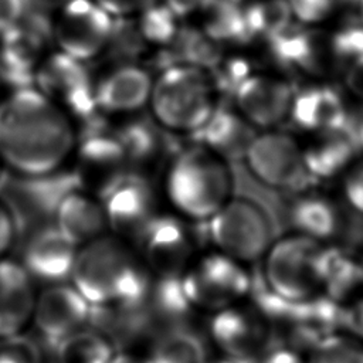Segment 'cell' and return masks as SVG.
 Segmentation results:
<instances>
[{
	"mask_svg": "<svg viewBox=\"0 0 363 363\" xmlns=\"http://www.w3.org/2000/svg\"><path fill=\"white\" fill-rule=\"evenodd\" d=\"M78 143L75 119L34 86L13 88L0 101V164L24 177L61 169Z\"/></svg>",
	"mask_w": 363,
	"mask_h": 363,
	"instance_id": "cell-1",
	"label": "cell"
},
{
	"mask_svg": "<svg viewBox=\"0 0 363 363\" xmlns=\"http://www.w3.org/2000/svg\"><path fill=\"white\" fill-rule=\"evenodd\" d=\"M55 223L77 247L102 237L108 228L101 199L86 190L69 191L60 200Z\"/></svg>",
	"mask_w": 363,
	"mask_h": 363,
	"instance_id": "cell-23",
	"label": "cell"
},
{
	"mask_svg": "<svg viewBox=\"0 0 363 363\" xmlns=\"http://www.w3.org/2000/svg\"><path fill=\"white\" fill-rule=\"evenodd\" d=\"M78 248L57 227L44 228L27 242L23 267L31 278L58 284L71 277Z\"/></svg>",
	"mask_w": 363,
	"mask_h": 363,
	"instance_id": "cell-19",
	"label": "cell"
},
{
	"mask_svg": "<svg viewBox=\"0 0 363 363\" xmlns=\"http://www.w3.org/2000/svg\"><path fill=\"white\" fill-rule=\"evenodd\" d=\"M0 169H1V164H0Z\"/></svg>",
	"mask_w": 363,
	"mask_h": 363,
	"instance_id": "cell-57",
	"label": "cell"
},
{
	"mask_svg": "<svg viewBox=\"0 0 363 363\" xmlns=\"http://www.w3.org/2000/svg\"><path fill=\"white\" fill-rule=\"evenodd\" d=\"M208 350L203 337L187 328H164L153 340L145 363H207Z\"/></svg>",
	"mask_w": 363,
	"mask_h": 363,
	"instance_id": "cell-30",
	"label": "cell"
},
{
	"mask_svg": "<svg viewBox=\"0 0 363 363\" xmlns=\"http://www.w3.org/2000/svg\"><path fill=\"white\" fill-rule=\"evenodd\" d=\"M91 306L72 284H51L35 294L31 320L41 335L61 340L85 325Z\"/></svg>",
	"mask_w": 363,
	"mask_h": 363,
	"instance_id": "cell-15",
	"label": "cell"
},
{
	"mask_svg": "<svg viewBox=\"0 0 363 363\" xmlns=\"http://www.w3.org/2000/svg\"><path fill=\"white\" fill-rule=\"evenodd\" d=\"M345 82L350 92L359 98H363V58L349 62L345 74Z\"/></svg>",
	"mask_w": 363,
	"mask_h": 363,
	"instance_id": "cell-48",
	"label": "cell"
},
{
	"mask_svg": "<svg viewBox=\"0 0 363 363\" xmlns=\"http://www.w3.org/2000/svg\"><path fill=\"white\" fill-rule=\"evenodd\" d=\"M342 332L363 342V292L343 305Z\"/></svg>",
	"mask_w": 363,
	"mask_h": 363,
	"instance_id": "cell-43",
	"label": "cell"
},
{
	"mask_svg": "<svg viewBox=\"0 0 363 363\" xmlns=\"http://www.w3.org/2000/svg\"><path fill=\"white\" fill-rule=\"evenodd\" d=\"M271 326L250 303L238 302L217 312L208 323V335L221 354L255 359L271 346Z\"/></svg>",
	"mask_w": 363,
	"mask_h": 363,
	"instance_id": "cell-13",
	"label": "cell"
},
{
	"mask_svg": "<svg viewBox=\"0 0 363 363\" xmlns=\"http://www.w3.org/2000/svg\"><path fill=\"white\" fill-rule=\"evenodd\" d=\"M339 1H346V3H359L360 0H339Z\"/></svg>",
	"mask_w": 363,
	"mask_h": 363,
	"instance_id": "cell-53",
	"label": "cell"
},
{
	"mask_svg": "<svg viewBox=\"0 0 363 363\" xmlns=\"http://www.w3.org/2000/svg\"><path fill=\"white\" fill-rule=\"evenodd\" d=\"M265 41L272 60L284 68L316 71L322 64V45L318 33L299 23L291 21Z\"/></svg>",
	"mask_w": 363,
	"mask_h": 363,
	"instance_id": "cell-27",
	"label": "cell"
},
{
	"mask_svg": "<svg viewBox=\"0 0 363 363\" xmlns=\"http://www.w3.org/2000/svg\"><path fill=\"white\" fill-rule=\"evenodd\" d=\"M363 264L350 252L325 245L319 268V292L345 305L363 291Z\"/></svg>",
	"mask_w": 363,
	"mask_h": 363,
	"instance_id": "cell-26",
	"label": "cell"
},
{
	"mask_svg": "<svg viewBox=\"0 0 363 363\" xmlns=\"http://www.w3.org/2000/svg\"><path fill=\"white\" fill-rule=\"evenodd\" d=\"M143 305L149 306L150 315L166 328L184 325L194 311L183 292L180 277L155 275Z\"/></svg>",
	"mask_w": 363,
	"mask_h": 363,
	"instance_id": "cell-31",
	"label": "cell"
},
{
	"mask_svg": "<svg viewBox=\"0 0 363 363\" xmlns=\"http://www.w3.org/2000/svg\"><path fill=\"white\" fill-rule=\"evenodd\" d=\"M221 58L220 43L210 38L203 30L179 27L174 38L160 51L156 64L162 71L173 65L211 69Z\"/></svg>",
	"mask_w": 363,
	"mask_h": 363,
	"instance_id": "cell-28",
	"label": "cell"
},
{
	"mask_svg": "<svg viewBox=\"0 0 363 363\" xmlns=\"http://www.w3.org/2000/svg\"><path fill=\"white\" fill-rule=\"evenodd\" d=\"M142 38L150 44L167 45L176 35L177 17L164 3H156L139 14L136 24Z\"/></svg>",
	"mask_w": 363,
	"mask_h": 363,
	"instance_id": "cell-37",
	"label": "cell"
},
{
	"mask_svg": "<svg viewBox=\"0 0 363 363\" xmlns=\"http://www.w3.org/2000/svg\"><path fill=\"white\" fill-rule=\"evenodd\" d=\"M254 363H305L302 354L286 345H271L261 352Z\"/></svg>",
	"mask_w": 363,
	"mask_h": 363,
	"instance_id": "cell-45",
	"label": "cell"
},
{
	"mask_svg": "<svg viewBox=\"0 0 363 363\" xmlns=\"http://www.w3.org/2000/svg\"><path fill=\"white\" fill-rule=\"evenodd\" d=\"M113 18H132L160 0H95Z\"/></svg>",
	"mask_w": 363,
	"mask_h": 363,
	"instance_id": "cell-42",
	"label": "cell"
},
{
	"mask_svg": "<svg viewBox=\"0 0 363 363\" xmlns=\"http://www.w3.org/2000/svg\"><path fill=\"white\" fill-rule=\"evenodd\" d=\"M211 81L203 69L173 65L152 84L149 102L156 121L173 130L194 132L214 111Z\"/></svg>",
	"mask_w": 363,
	"mask_h": 363,
	"instance_id": "cell-4",
	"label": "cell"
},
{
	"mask_svg": "<svg viewBox=\"0 0 363 363\" xmlns=\"http://www.w3.org/2000/svg\"><path fill=\"white\" fill-rule=\"evenodd\" d=\"M128 162H145L155 157L162 147L177 149V145L149 121H133L125 125L116 135Z\"/></svg>",
	"mask_w": 363,
	"mask_h": 363,
	"instance_id": "cell-33",
	"label": "cell"
},
{
	"mask_svg": "<svg viewBox=\"0 0 363 363\" xmlns=\"http://www.w3.org/2000/svg\"><path fill=\"white\" fill-rule=\"evenodd\" d=\"M244 10V20L251 38L267 40L291 23V7L286 0H257Z\"/></svg>",
	"mask_w": 363,
	"mask_h": 363,
	"instance_id": "cell-35",
	"label": "cell"
},
{
	"mask_svg": "<svg viewBox=\"0 0 363 363\" xmlns=\"http://www.w3.org/2000/svg\"><path fill=\"white\" fill-rule=\"evenodd\" d=\"M292 14L301 23H318L325 20L336 7L339 0H286Z\"/></svg>",
	"mask_w": 363,
	"mask_h": 363,
	"instance_id": "cell-41",
	"label": "cell"
},
{
	"mask_svg": "<svg viewBox=\"0 0 363 363\" xmlns=\"http://www.w3.org/2000/svg\"><path fill=\"white\" fill-rule=\"evenodd\" d=\"M345 197L350 207L363 216V164L354 167L346 177L343 186Z\"/></svg>",
	"mask_w": 363,
	"mask_h": 363,
	"instance_id": "cell-44",
	"label": "cell"
},
{
	"mask_svg": "<svg viewBox=\"0 0 363 363\" xmlns=\"http://www.w3.org/2000/svg\"><path fill=\"white\" fill-rule=\"evenodd\" d=\"M191 136L197 146H204L230 160H237L245 155L255 135L247 121L231 109L218 106L199 129L191 132Z\"/></svg>",
	"mask_w": 363,
	"mask_h": 363,
	"instance_id": "cell-24",
	"label": "cell"
},
{
	"mask_svg": "<svg viewBox=\"0 0 363 363\" xmlns=\"http://www.w3.org/2000/svg\"><path fill=\"white\" fill-rule=\"evenodd\" d=\"M24 17V0H0V33Z\"/></svg>",
	"mask_w": 363,
	"mask_h": 363,
	"instance_id": "cell-46",
	"label": "cell"
},
{
	"mask_svg": "<svg viewBox=\"0 0 363 363\" xmlns=\"http://www.w3.org/2000/svg\"><path fill=\"white\" fill-rule=\"evenodd\" d=\"M343 305L318 292L295 302L292 312L282 326L286 346L299 352H309L320 340L342 332Z\"/></svg>",
	"mask_w": 363,
	"mask_h": 363,
	"instance_id": "cell-16",
	"label": "cell"
},
{
	"mask_svg": "<svg viewBox=\"0 0 363 363\" xmlns=\"http://www.w3.org/2000/svg\"><path fill=\"white\" fill-rule=\"evenodd\" d=\"M255 359H244V357H231L221 354L217 359H208L207 363H254Z\"/></svg>",
	"mask_w": 363,
	"mask_h": 363,
	"instance_id": "cell-51",
	"label": "cell"
},
{
	"mask_svg": "<svg viewBox=\"0 0 363 363\" xmlns=\"http://www.w3.org/2000/svg\"><path fill=\"white\" fill-rule=\"evenodd\" d=\"M180 282L194 309L217 312L242 302L254 281L245 264L214 250L194 258L180 274Z\"/></svg>",
	"mask_w": 363,
	"mask_h": 363,
	"instance_id": "cell-7",
	"label": "cell"
},
{
	"mask_svg": "<svg viewBox=\"0 0 363 363\" xmlns=\"http://www.w3.org/2000/svg\"><path fill=\"white\" fill-rule=\"evenodd\" d=\"M323 250L325 244L298 233L271 242L261 258L265 286L291 302L318 294Z\"/></svg>",
	"mask_w": 363,
	"mask_h": 363,
	"instance_id": "cell-5",
	"label": "cell"
},
{
	"mask_svg": "<svg viewBox=\"0 0 363 363\" xmlns=\"http://www.w3.org/2000/svg\"><path fill=\"white\" fill-rule=\"evenodd\" d=\"M57 1H65V0H57Z\"/></svg>",
	"mask_w": 363,
	"mask_h": 363,
	"instance_id": "cell-55",
	"label": "cell"
},
{
	"mask_svg": "<svg viewBox=\"0 0 363 363\" xmlns=\"http://www.w3.org/2000/svg\"><path fill=\"white\" fill-rule=\"evenodd\" d=\"M109 363H145V357H139L129 352H122V353L115 352Z\"/></svg>",
	"mask_w": 363,
	"mask_h": 363,
	"instance_id": "cell-50",
	"label": "cell"
},
{
	"mask_svg": "<svg viewBox=\"0 0 363 363\" xmlns=\"http://www.w3.org/2000/svg\"><path fill=\"white\" fill-rule=\"evenodd\" d=\"M332 54L343 62L363 58V21H352L339 28L330 38Z\"/></svg>",
	"mask_w": 363,
	"mask_h": 363,
	"instance_id": "cell-39",
	"label": "cell"
},
{
	"mask_svg": "<svg viewBox=\"0 0 363 363\" xmlns=\"http://www.w3.org/2000/svg\"><path fill=\"white\" fill-rule=\"evenodd\" d=\"M0 363H41L38 346L20 333L0 337Z\"/></svg>",
	"mask_w": 363,
	"mask_h": 363,
	"instance_id": "cell-40",
	"label": "cell"
},
{
	"mask_svg": "<svg viewBox=\"0 0 363 363\" xmlns=\"http://www.w3.org/2000/svg\"><path fill=\"white\" fill-rule=\"evenodd\" d=\"M231 187L230 170L197 145L176 155L166 180L170 203L196 221L208 220L228 200Z\"/></svg>",
	"mask_w": 363,
	"mask_h": 363,
	"instance_id": "cell-3",
	"label": "cell"
},
{
	"mask_svg": "<svg viewBox=\"0 0 363 363\" xmlns=\"http://www.w3.org/2000/svg\"><path fill=\"white\" fill-rule=\"evenodd\" d=\"M197 233L174 216L156 214L138 237L142 259L157 277H180L196 258Z\"/></svg>",
	"mask_w": 363,
	"mask_h": 363,
	"instance_id": "cell-10",
	"label": "cell"
},
{
	"mask_svg": "<svg viewBox=\"0 0 363 363\" xmlns=\"http://www.w3.org/2000/svg\"><path fill=\"white\" fill-rule=\"evenodd\" d=\"M206 221L214 250L241 264L261 259L272 242L268 216L247 197L228 199Z\"/></svg>",
	"mask_w": 363,
	"mask_h": 363,
	"instance_id": "cell-6",
	"label": "cell"
},
{
	"mask_svg": "<svg viewBox=\"0 0 363 363\" xmlns=\"http://www.w3.org/2000/svg\"><path fill=\"white\" fill-rule=\"evenodd\" d=\"M244 156L251 173L269 187L302 189L312 180L303 153L288 135L274 132L254 136Z\"/></svg>",
	"mask_w": 363,
	"mask_h": 363,
	"instance_id": "cell-11",
	"label": "cell"
},
{
	"mask_svg": "<svg viewBox=\"0 0 363 363\" xmlns=\"http://www.w3.org/2000/svg\"><path fill=\"white\" fill-rule=\"evenodd\" d=\"M115 18L95 0H65L55 11L50 33L54 48L88 64L111 44Z\"/></svg>",
	"mask_w": 363,
	"mask_h": 363,
	"instance_id": "cell-8",
	"label": "cell"
},
{
	"mask_svg": "<svg viewBox=\"0 0 363 363\" xmlns=\"http://www.w3.org/2000/svg\"><path fill=\"white\" fill-rule=\"evenodd\" d=\"M108 228L119 238H136L156 216L155 196L145 177L126 172L102 196Z\"/></svg>",
	"mask_w": 363,
	"mask_h": 363,
	"instance_id": "cell-14",
	"label": "cell"
},
{
	"mask_svg": "<svg viewBox=\"0 0 363 363\" xmlns=\"http://www.w3.org/2000/svg\"><path fill=\"white\" fill-rule=\"evenodd\" d=\"M94 85L88 64L55 48L43 58L31 84L75 121L95 112Z\"/></svg>",
	"mask_w": 363,
	"mask_h": 363,
	"instance_id": "cell-9",
	"label": "cell"
},
{
	"mask_svg": "<svg viewBox=\"0 0 363 363\" xmlns=\"http://www.w3.org/2000/svg\"><path fill=\"white\" fill-rule=\"evenodd\" d=\"M50 24L23 17L0 33V78L13 88L31 86L34 74L48 54Z\"/></svg>",
	"mask_w": 363,
	"mask_h": 363,
	"instance_id": "cell-12",
	"label": "cell"
},
{
	"mask_svg": "<svg viewBox=\"0 0 363 363\" xmlns=\"http://www.w3.org/2000/svg\"><path fill=\"white\" fill-rule=\"evenodd\" d=\"M211 85L225 98H234L241 84L251 75V65L241 57L220 60L211 69Z\"/></svg>",
	"mask_w": 363,
	"mask_h": 363,
	"instance_id": "cell-38",
	"label": "cell"
},
{
	"mask_svg": "<svg viewBox=\"0 0 363 363\" xmlns=\"http://www.w3.org/2000/svg\"><path fill=\"white\" fill-rule=\"evenodd\" d=\"M322 133V140L303 153V163L312 179L336 176L359 150L353 115H349L347 122L340 129Z\"/></svg>",
	"mask_w": 363,
	"mask_h": 363,
	"instance_id": "cell-25",
	"label": "cell"
},
{
	"mask_svg": "<svg viewBox=\"0 0 363 363\" xmlns=\"http://www.w3.org/2000/svg\"><path fill=\"white\" fill-rule=\"evenodd\" d=\"M203 13V31L217 43L247 44L252 41L240 3L231 0H207Z\"/></svg>",
	"mask_w": 363,
	"mask_h": 363,
	"instance_id": "cell-32",
	"label": "cell"
},
{
	"mask_svg": "<svg viewBox=\"0 0 363 363\" xmlns=\"http://www.w3.org/2000/svg\"><path fill=\"white\" fill-rule=\"evenodd\" d=\"M305 363H363V342L343 332L335 333L313 346Z\"/></svg>",
	"mask_w": 363,
	"mask_h": 363,
	"instance_id": "cell-36",
	"label": "cell"
},
{
	"mask_svg": "<svg viewBox=\"0 0 363 363\" xmlns=\"http://www.w3.org/2000/svg\"><path fill=\"white\" fill-rule=\"evenodd\" d=\"M72 157L79 182L101 196L128 172L126 155L115 135L98 133L78 140Z\"/></svg>",
	"mask_w": 363,
	"mask_h": 363,
	"instance_id": "cell-18",
	"label": "cell"
},
{
	"mask_svg": "<svg viewBox=\"0 0 363 363\" xmlns=\"http://www.w3.org/2000/svg\"><path fill=\"white\" fill-rule=\"evenodd\" d=\"M289 113L299 128L319 132L340 129L350 115L340 92L329 85H312L294 94Z\"/></svg>",
	"mask_w": 363,
	"mask_h": 363,
	"instance_id": "cell-22",
	"label": "cell"
},
{
	"mask_svg": "<svg viewBox=\"0 0 363 363\" xmlns=\"http://www.w3.org/2000/svg\"><path fill=\"white\" fill-rule=\"evenodd\" d=\"M362 264H363V259H362Z\"/></svg>",
	"mask_w": 363,
	"mask_h": 363,
	"instance_id": "cell-56",
	"label": "cell"
},
{
	"mask_svg": "<svg viewBox=\"0 0 363 363\" xmlns=\"http://www.w3.org/2000/svg\"><path fill=\"white\" fill-rule=\"evenodd\" d=\"M69 279L96 306H142L153 274L119 237L105 234L78 248Z\"/></svg>",
	"mask_w": 363,
	"mask_h": 363,
	"instance_id": "cell-2",
	"label": "cell"
},
{
	"mask_svg": "<svg viewBox=\"0 0 363 363\" xmlns=\"http://www.w3.org/2000/svg\"><path fill=\"white\" fill-rule=\"evenodd\" d=\"M152 84L146 69L133 62H123L95 82V111L105 115L135 112L149 102Z\"/></svg>",
	"mask_w": 363,
	"mask_h": 363,
	"instance_id": "cell-17",
	"label": "cell"
},
{
	"mask_svg": "<svg viewBox=\"0 0 363 363\" xmlns=\"http://www.w3.org/2000/svg\"><path fill=\"white\" fill-rule=\"evenodd\" d=\"M115 354L112 343L102 335L77 330L58 340V363H109Z\"/></svg>",
	"mask_w": 363,
	"mask_h": 363,
	"instance_id": "cell-34",
	"label": "cell"
},
{
	"mask_svg": "<svg viewBox=\"0 0 363 363\" xmlns=\"http://www.w3.org/2000/svg\"><path fill=\"white\" fill-rule=\"evenodd\" d=\"M359 6H360V10H362V21H363V0L359 1Z\"/></svg>",
	"mask_w": 363,
	"mask_h": 363,
	"instance_id": "cell-52",
	"label": "cell"
},
{
	"mask_svg": "<svg viewBox=\"0 0 363 363\" xmlns=\"http://www.w3.org/2000/svg\"><path fill=\"white\" fill-rule=\"evenodd\" d=\"M206 3L207 0H164V4L177 18L200 11Z\"/></svg>",
	"mask_w": 363,
	"mask_h": 363,
	"instance_id": "cell-49",
	"label": "cell"
},
{
	"mask_svg": "<svg viewBox=\"0 0 363 363\" xmlns=\"http://www.w3.org/2000/svg\"><path fill=\"white\" fill-rule=\"evenodd\" d=\"M234 98L237 106L251 123L268 128L286 116L294 91L285 81L250 75L237 89Z\"/></svg>",
	"mask_w": 363,
	"mask_h": 363,
	"instance_id": "cell-20",
	"label": "cell"
},
{
	"mask_svg": "<svg viewBox=\"0 0 363 363\" xmlns=\"http://www.w3.org/2000/svg\"><path fill=\"white\" fill-rule=\"evenodd\" d=\"M289 221L295 233L325 244L342 228V214L336 204L320 196H305L289 208Z\"/></svg>",
	"mask_w": 363,
	"mask_h": 363,
	"instance_id": "cell-29",
	"label": "cell"
},
{
	"mask_svg": "<svg viewBox=\"0 0 363 363\" xmlns=\"http://www.w3.org/2000/svg\"><path fill=\"white\" fill-rule=\"evenodd\" d=\"M16 235V224L9 207L0 201V258L7 252Z\"/></svg>",
	"mask_w": 363,
	"mask_h": 363,
	"instance_id": "cell-47",
	"label": "cell"
},
{
	"mask_svg": "<svg viewBox=\"0 0 363 363\" xmlns=\"http://www.w3.org/2000/svg\"><path fill=\"white\" fill-rule=\"evenodd\" d=\"M231 1H235V3H241L242 0H231Z\"/></svg>",
	"mask_w": 363,
	"mask_h": 363,
	"instance_id": "cell-54",
	"label": "cell"
},
{
	"mask_svg": "<svg viewBox=\"0 0 363 363\" xmlns=\"http://www.w3.org/2000/svg\"><path fill=\"white\" fill-rule=\"evenodd\" d=\"M35 291L26 268L0 258V337L20 333L31 322Z\"/></svg>",
	"mask_w": 363,
	"mask_h": 363,
	"instance_id": "cell-21",
	"label": "cell"
}]
</instances>
